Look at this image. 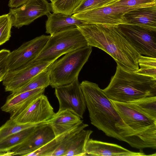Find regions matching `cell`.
I'll return each mask as SVG.
<instances>
[{
    "mask_svg": "<svg viewBox=\"0 0 156 156\" xmlns=\"http://www.w3.org/2000/svg\"><path fill=\"white\" fill-rule=\"evenodd\" d=\"M103 90L111 100L128 103L156 96V79L117 65L115 74L108 86Z\"/></svg>",
    "mask_w": 156,
    "mask_h": 156,
    "instance_id": "obj_3",
    "label": "cell"
},
{
    "mask_svg": "<svg viewBox=\"0 0 156 156\" xmlns=\"http://www.w3.org/2000/svg\"><path fill=\"white\" fill-rule=\"evenodd\" d=\"M55 138L49 122L42 123L27 140L10 151L12 156H28Z\"/></svg>",
    "mask_w": 156,
    "mask_h": 156,
    "instance_id": "obj_14",
    "label": "cell"
},
{
    "mask_svg": "<svg viewBox=\"0 0 156 156\" xmlns=\"http://www.w3.org/2000/svg\"><path fill=\"white\" fill-rule=\"evenodd\" d=\"M40 124L12 134L0 142V155H6V153L24 142Z\"/></svg>",
    "mask_w": 156,
    "mask_h": 156,
    "instance_id": "obj_21",
    "label": "cell"
},
{
    "mask_svg": "<svg viewBox=\"0 0 156 156\" xmlns=\"http://www.w3.org/2000/svg\"><path fill=\"white\" fill-rule=\"evenodd\" d=\"M55 61H33L23 68L8 71L2 81L5 91L11 93L18 90Z\"/></svg>",
    "mask_w": 156,
    "mask_h": 156,
    "instance_id": "obj_12",
    "label": "cell"
},
{
    "mask_svg": "<svg viewBox=\"0 0 156 156\" xmlns=\"http://www.w3.org/2000/svg\"><path fill=\"white\" fill-rule=\"evenodd\" d=\"M13 19L9 13L0 16V46L9 40L11 36Z\"/></svg>",
    "mask_w": 156,
    "mask_h": 156,
    "instance_id": "obj_28",
    "label": "cell"
},
{
    "mask_svg": "<svg viewBox=\"0 0 156 156\" xmlns=\"http://www.w3.org/2000/svg\"><path fill=\"white\" fill-rule=\"evenodd\" d=\"M55 113L48 98L43 94L13 120L19 124H39L49 121Z\"/></svg>",
    "mask_w": 156,
    "mask_h": 156,
    "instance_id": "obj_13",
    "label": "cell"
},
{
    "mask_svg": "<svg viewBox=\"0 0 156 156\" xmlns=\"http://www.w3.org/2000/svg\"><path fill=\"white\" fill-rule=\"evenodd\" d=\"M50 35H43L23 43L10 52L7 59L8 71L23 68L33 62L45 45Z\"/></svg>",
    "mask_w": 156,
    "mask_h": 156,
    "instance_id": "obj_10",
    "label": "cell"
},
{
    "mask_svg": "<svg viewBox=\"0 0 156 156\" xmlns=\"http://www.w3.org/2000/svg\"><path fill=\"white\" fill-rule=\"evenodd\" d=\"M46 33L50 35L77 27V25L85 24L82 21L72 15L51 12L47 15Z\"/></svg>",
    "mask_w": 156,
    "mask_h": 156,
    "instance_id": "obj_18",
    "label": "cell"
},
{
    "mask_svg": "<svg viewBox=\"0 0 156 156\" xmlns=\"http://www.w3.org/2000/svg\"><path fill=\"white\" fill-rule=\"evenodd\" d=\"M128 103L146 115L156 119V96L143 98Z\"/></svg>",
    "mask_w": 156,
    "mask_h": 156,
    "instance_id": "obj_24",
    "label": "cell"
},
{
    "mask_svg": "<svg viewBox=\"0 0 156 156\" xmlns=\"http://www.w3.org/2000/svg\"><path fill=\"white\" fill-rule=\"evenodd\" d=\"M91 123L109 137L128 144L133 147L139 142L133 132L122 120L111 101L95 83H80Z\"/></svg>",
    "mask_w": 156,
    "mask_h": 156,
    "instance_id": "obj_1",
    "label": "cell"
},
{
    "mask_svg": "<svg viewBox=\"0 0 156 156\" xmlns=\"http://www.w3.org/2000/svg\"><path fill=\"white\" fill-rule=\"evenodd\" d=\"M117 26L84 24L76 27L84 37L88 45L104 51L122 68L136 72L139 68L137 60L140 55Z\"/></svg>",
    "mask_w": 156,
    "mask_h": 156,
    "instance_id": "obj_2",
    "label": "cell"
},
{
    "mask_svg": "<svg viewBox=\"0 0 156 156\" xmlns=\"http://www.w3.org/2000/svg\"><path fill=\"white\" fill-rule=\"evenodd\" d=\"M51 11V4L47 0H28L19 7L10 8L9 13L12 18L13 26L19 28Z\"/></svg>",
    "mask_w": 156,
    "mask_h": 156,
    "instance_id": "obj_11",
    "label": "cell"
},
{
    "mask_svg": "<svg viewBox=\"0 0 156 156\" xmlns=\"http://www.w3.org/2000/svg\"><path fill=\"white\" fill-rule=\"evenodd\" d=\"M82 0H55L51 3V11L55 13L72 15Z\"/></svg>",
    "mask_w": 156,
    "mask_h": 156,
    "instance_id": "obj_26",
    "label": "cell"
},
{
    "mask_svg": "<svg viewBox=\"0 0 156 156\" xmlns=\"http://www.w3.org/2000/svg\"><path fill=\"white\" fill-rule=\"evenodd\" d=\"M37 124H19L10 119L0 127V142L12 134Z\"/></svg>",
    "mask_w": 156,
    "mask_h": 156,
    "instance_id": "obj_27",
    "label": "cell"
},
{
    "mask_svg": "<svg viewBox=\"0 0 156 156\" xmlns=\"http://www.w3.org/2000/svg\"><path fill=\"white\" fill-rule=\"evenodd\" d=\"M58 145L55 138L28 155L30 156H52Z\"/></svg>",
    "mask_w": 156,
    "mask_h": 156,
    "instance_id": "obj_31",
    "label": "cell"
},
{
    "mask_svg": "<svg viewBox=\"0 0 156 156\" xmlns=\"http://www.w3.org/2000/svg\"><path fill=\"white\" fill-rule=\"evenodd\" d=\"M86 156H147L142 152L131 151L118 144L89 139L85 147Z\"/></svg>",
    "mask_w": 156,
    "mask_h": 156,
    "instance_id": "obj_15",
    "label": "cell"
},
{
    "mask_svg": "<svg viewBox=\"0 0 156 156\" xmlns=\"http://www.w3.org/2000/svg\"><path fill=\"white\" fill-rule=\"evenodd\" d=\"M137 62L139 68L135 72L156 79V58L140 55Z\"/></svg>",
    "mask_w": 156,
    "mask_h": 156,
    "instance_id": "obj_25",
    "label": "cell"
},
{
    "mask_svg": "<svg viewBox=\"0 0 156 156\" xmlns=\"http://www.w3.org/2000/svg\"><path fill=\"white\" fill-rule=\"evenodd\" d=\"M51 64L37 75L26 85L11 92L9 96H13L22 92L39 88H45L50 85V69Z\"/></svg>",
    "mask_w": 156,
    "mask_h": 156,
    "instance_id": "obj_22",
    "label": "cell"
},
{
    "mask_svg": "<svg viewBox=\"0 0 156 156\" xmlns=\"http://www.w3.org/2000/svg\"><path fill=\"white\" fill-rule=\"evenodd\" d=\"M10 52L7 49L0 50V82L4 80L8 70L7 66V59Z\"/></svg>",
    "mask_w": 156,
    "mask_h": 156,
    "instance_id": "obj_32",
    "label": "cell"
},
{
    "mask_svg": "<svg viewBox=\"0 0 156 156\" xmlns=\"http://www.w3.org/2000/svg\"><path fill=\"white\" fill-rule=\"evenodd\" d=\"M55 137L83 122L78 116L68 110L58 111L49 121Z\"/></svg>",
    "mask_w": 156,
    "mask_h": 156,
    "instance_id": "obj_19",
    "label": "cell"
},
{
    "mask_svg": "<svg viewBox=\"0 0 156 156\" xmlns=\"http://www.w3.org/2000/svg\"><path fill=\"white\" fill-rule=\"evenodd\" d=\"M118 0H82L73 14L86 12L108 5Z\"/></svg>",
    "mask_w": 156,
    "mask_h": 156,
    "instance_id": "obj_29",
    "label": "cell"
},
{
    "mask_svg": "<svg viewBox=\"0 0 156 156\" xmlns=\"http://www.w3.org/2000/svg\"><path fill=\"white\" fill-rule=\"evenodd\" d=\"M45 88H39L25 91L17 95L8 96L5 103L1 107L3 112L10 113L13 119L26 108L36 98L44 94Z\"/></svg>",
    "mask_w": 156,
    "mask_h": 156,
    "instance_id": "obj_16",
    "label": "cell"
},
{
    "mask_svg": "<svg viewBox=\"0 0 156 156\" xmlns=\"http://www.w3.org/2000/svg\"><path fill=\"white\" fill-rule=\"evenodd\" d=\"M51 1V2H54L55 0H49Z\"/></svg>",
    "mask_w": 156,
    "mask_h": 156,
    "instance_id": "obj_34",
    "label": "cell"
},
{
    "mask_svg": "<svg viewBox=\"0 0 156 156\" xmlns=\"http://www.w3.org/2000/svg\"><path fill=\"white\" fill-rule=\"evenodd\" d=\"M55 88L59 103L58 111L68 110L83 119L87 107L78 78L68 84Z\"/></svg>",
    "mask_w": 156,
    "mask_h": 156,
    "instance_id": "obj_9",
    "label": "cell"
},
{
    "mask_svg": "<svg viewBox=\"0 0 156 156\" xmlns=\"http://www.w3.org/2000/svg\"><path fill=\"white\" fill-rule=\"evenodd\" d=\"M83 122L69 130L55 137L58 145L52 156H64L79 133L88 126Z\"/></svg>",
    "mask_w": 156,
    "mask_h": 156,
    "instance_id": "obj_20",
    "label": "cell"
},
{
    "mask_svg": "<svg viewBox=\"0 0 156 156\" xmlns=\"http://www.w3.org/2000/svg\"><path fill=\"white\" fill-rule=\"evenodd\" d=\"M136 9L137 8L117 6L111 4L72 15L85 24L115 26L126 23L123 18L124 14Z\"/></svg>",
    "mask_w": 156,
    "mask_h": 156,
    "instance_id": "obj_8",
    "label": "cell"
},
{
    "mask_svg": "<svg viewBox=\"0 0 156 156\" xmlns=\"http://www.w3.org/2000/svg\"><path fill=\"white\" fill-rule=\"evenodd\" d=\"M111 101L125 123L134 133L144 148L156 149V119L146 115L129 103Z\"/></svg>",
    "mask_w": 156,
    "mask_h": 156,
    "instance_id": "obj_4",
    "label": "cell"
},
{
    "mask_svg": "<svg viewBox=\"0 0 156 156\" xmlns=\"http://www.w3.org/2000/svg\"><path fill=\"white\" fill-rule=\"evenodd\" d=\"M87 46L86 40L77 27L71 29L50 35L33 61H55L64 54Z\"/></svg>",
    "mask_w": 156,
    "mask_h": 156,
    "instance_id": "obj_6",
    "label": "cell"
},
{
    "mask_svg": "<svg viewBox=\"0 0 156 156\" xmlns=\"http://www.w3.org/2000/svg\"><path fill=\"white\" fill-rule=\"evenodd\" d=\"M117 26L140 55L156 57V31L127 23Z\"/></svg>",
    "mask_w": 156,
    "mask_h": 156,
    "instance_id": "obj_7",
    "label": "cell"
},
{
    "mask_svg": "<svg viewBox=\"0 0 156 156\" xmlns=\"http://www.w3.org/2000/svg\"><path fill=\"white\" fill-rule=\"evenodd\" d=\"M28 0H9L8 4L11 8L19 7L25 3Z\"/></svg>",
    "mask_w": 156,
    "mask_h": 156,
    "instance_id": "obj_33",
    "label": "cell"
},
{
    "mask_svg": "<svg viewBox=\"0 0 156 156\" xmlns=\"http://www.w3.org/2000/svg\"><path fill=\"white\" fill-rule=\"evenodd\" d=\"M93 131L90 130H81L77 135L64 156H86L85 147Z\"/></svg>",
    "mask_w": 156,
    "mask_h": 156,
    "instance_id": "obj_23",
    "label": "cell"
},
{
    "mask_svg": "<svg viewBox=\"0 0 156 156\" xmlns=\"http://www.w3.org/2000/svg\"><path fill=\"white\" fill-rule=\"evenodd\" d=\"M112 4L117 6L138 9L156 5V0H118Z\"/></svg>",
    "mask_w": 156,
    "mask_h": 156,
    "instance_id": "obj_30",
    "label": "cell"
},
{
    "mask_svg": "<svg viewBox=\"0 0 156 156\" xmlns=\"http://www.w3.org/2000/svg\"><path fill=\"white\" fill-rule=\"evenodd\" d=\"M123 18L126 23L156 31V5L133 10L124 13Z\"/></svg>",
    "mask_w": 156,
    "mask_h": 156,
    "instance_id": "obj_17",
    "label": "cell"
},
{
    "mask_svg": "<svg viewBox=\"0 0 156 156\" xmlns=\"http://www.w3.org/2000/svg\"><path fill=\"white\" fill-rule=\"evenodd\" d=\"M92 47L80 48L68 53L51 64L50 85L53 88L68 84L78 78L79 73L87 61Z\"/></svg>",
    "mask_w": 156,
    "mask_h": 156,
    "instance_id": "obj_5",
    "label": "cell"
}]
</instances>
